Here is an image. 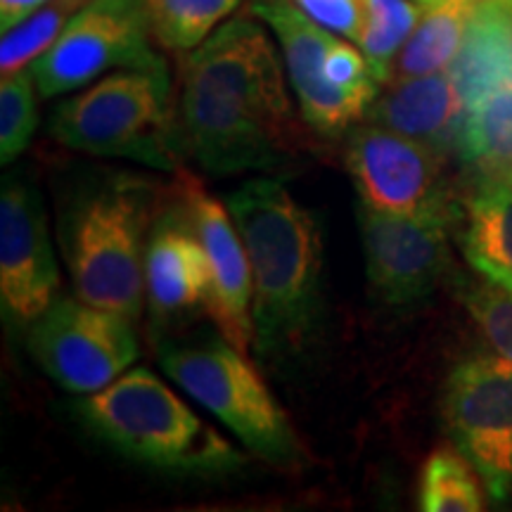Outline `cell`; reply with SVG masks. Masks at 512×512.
<instances>
[{"mask_svg":"<svg viewBox=\"0 0 512 512\" xmlns=\"http://www.w3.org/2000/svg\"><path fill=\"white\" fill-rule=\"evenodd\" d=\"M268 31L249 15L230 17L183 55L178 126L183 150L204 171L233 176L271 171L306 150Z\"/></svg>","mask_w":512,"mask_h":512,"instance_id":"1","label":"cell"},{"mask_svg":"<svg viewBox=\"0 0 512 512\" xmlns=\"http://www.w3.org/2000/svg\"><path fill=\"white\" fill-rule=\"evenodd\" d=\"M226 207L252 268L254 349L285 361L309 342L320 309L323 233L278 178H252L228 195Z\"/></svg>","mask_w":512,"mask_h":512,"instance_id":"2","label":"cell"},{"mask_svg":"<svg viewBox=\"0 0 512 512\" xmlns=\"http://www.w3.org/2000/svg\"><path fill=\"white\" fill-rule=\"evenodd\" d=\"M48 131L69 150L178 171L183 140L164 57L145 67L114 69L57 102Z\"/></svg>","mask_w":512,"mask_h":512,"instance_id":"3","label":"cell"},{"mask_svg":"<svg viewBox=\"0 0 512 512\" xmlns=\"http://www.w3.org/2000/svg\"><path fill=\"white\" fill-rule=\"evenodd\" d=\"M150 219L152 192L136 176L105 178L69 202L62 249L76 297L136 323L147 297Z\"/></svg>","mask_w":512,"mask_h":512,"instance_id":"4","label":"cell"},{"mask_svg":"<svg viewBox=\"0 0 512 512\" xmlns=\"http://www.w3.org/2000/svg\"><path fill=\"white\" fill-rule=\"evenodd\" d=\"M95 434L138 463L176 472H221L242 456L145 368L126 370L76 403Z\"/></svg>","mask_w":512,"mask_h":512,"instance_id":"5","label":"cell"},{"mask_svg":"<svg viewBox=\"0 0 512 512\" xmlns=\"http://www.w3.org/2000/svg\"><path fill=\"white\" fill-rule=\"evenodd\" d=\"M159 366L192 401L216 415L256 456L271 463L297 458V437L266 382L228 339L164 344Z\"/></svg>","mask_w":512,"mask_h":512,"instance_id":"6","label":"cell"},{"mask_svg":"<svg viewBox=\"0 0 512 512\" xmlns=\"http://www.w3.org/2000/svg\"><path fill=\"white\" fill-rule=\"evenodd\" d=\"M147 0H88L31 64L43 100L81 91L100 76L157 62Z\"/></svg>","mask_w":512,"mask_h":512,"instance_id":"7","label":"cell"},{"mask_svg":"<svg viewBox=\"0 0 512 512\" xmlns=\"http://www.w3.org/2000/svg\"><path fill=\"white\" fill-rule=\"evenodd\" d=\"M29 351L60 387L95 394L133 366L138 337L121 313L60 297L29 325Z\"/></svg>","mask_w":512,"mask_h":512,"instance_id":"8","label":"cell"},{"mask_svg":"<svg viewBox=\"0 0 512 512\" xmlns=\"http://www.w3.org/2000/svg\"><path fill=\"white\" fill-rule=\"evenodd\" d=\"M446 432L494 501L512 498V363L472 356L446 380Z\"/></svg>","mask_w":512,"mask_h":512,"instance_id":"9","label":"cell"},{"mask_svg":"<svg viewBox=\"0 0 512 512\" xmlns=\"http://www.w3.org/2000/svg\"><path fill=\"white\" fill-rule=\"evenodd\" d=\"M347 169L358 202L399 216H451L444 183V162L432 147L375 124L351 128L347 140Z\"/></svg>","mask_w":512,"mask_h":512,"instance_id":"10","label":"cell"},{"mask_svg":"<svg viewBox=\"0 0 512 512\" xmlns=\"http://www.w3.org/2000/svg\"><path fill=\"white\" fill-rule=\"evenodd\" d=\"M247 10L278 38L299 114L311 131L337 138L368 117L373 98L342 91L328 79L325 64L337 34L313 22L294 0H249Z\"/></svg>","mask_w":512,"mask_h":512,"instance_id":"11","label":"cell"},{"mask_svg":"<svg viewBox=\"0 0 512 512\" xmlns=\"http://www.w3.org/2000/svg\"><path fill=\"white\" fill-rule=\"evenodd\" d=\"M451 216L382 214L358 202L370 287L382 302L411 306L437 290L446 268Z\"/></svg>","mask_w":512,"mask_h":512,"instance_id":"12","label":"cell"},{"mask_svg":"<svg viewBox=\"0 0 512 512\" xmlns=\"http://www.w3.org/2000/svg\"><path fill=\"white\" fill-rule=\"evenodd\" d=\"M60 294V268L34 185L5 178L0 195V302L12 325L29 328Z\"/></svg>","mask_w":512,"mask_h":512,"instance_id":"13","label":"cell"},{"mask_svg":"<svg viewBox=\"0 0 512 512\" xmlns=\"http://www.w3.org/2000/svg\"><path fill=\"white\" fill-rule=\"evenodd\" d=\"M178 200L207 249L211 266V290L207 297V316L216 330L235 349L249 356L254 347L252 318V268L242 238L226 204H221L200 178L178 166Z\"/></svg>","mask_w":512,"mask_h":512,"instance_id":"14","label":"cell"},{"mask_svg":"<svg viewBox=\"0 0 512 512\" xmlns=\"http://www.w3.org/2000/svg\"><path fill=\"white\" fill-rule=\"evenodd\" d=\"M467 105L446 72L392 79L370 107L368 119L448 155L458 147Z\"/></svg>","mask_w":512,"mask_h":512,"instance_id":"15","label":"cell"},{"mask_svg":"<svg viewBox=\"0 0 512 512\" xmlns=\"http://www.w3.org/2000/svg\"><path fill=\"white\" fill-rule=\"evenodd\" d=\"M211 266L188 214L155 223L145 252V294L157 318L181 316L207 304Z\"/></svg>","mask_w":512,"mask_h":512,"instance_id":"16","label":"cell"},{"mask_svg":"<svg viewBox=\"0 0 512 512\" xmlns=\"http://www.w3.org/2000/svg\"><path fill=\"white\" fill-rule=\"evenodd\" d=\"M460 247L479 275L512 292V174L477 176Z\"/></svg>","mask_w":512,"mask_h":512,"instance_id":"17","label":"cell"},{"mask_svg":"<svg viewBox=\"0 0 512 512\" xmlns=\"http://www.w3.org/2000/svg\"><path fill=\"white\" fill-rule=\"evenodd\" d=\"M465 105L472 107L491 88L512 79V36L498 0H477L463 46L448 67Z\"/></svg>","mask_w":512,"mask_h":512,"instance_id":"18","label":"cell"},{"mask_svg":"<svg viewBox=\"0 0 512 512\" xmlns=\"http://www.w3.org/2000/svg\"><path fill=\"white\" fill-rule=\"evenodd\" d=\"M456 150L477 176L512 174V79L467 107Z\"/></svg>","mask_w":512,"mask_h":512,"instance_id":"19","label":"cell"},{"mask_svg":"<svg viewBox=\"0 0 512 512\" xmlns=\"http://www.w3.org/2000/svg\"><path fill=\"white\" fill-rule=\"evenodd\" d=\"M475 5L477 0H444L427 8L396 57L392 79L446 72L463 46Z\"/></svg>","mask_w":512,"mask_h":512,"instance_id":"20","label":"cell"},{"mask_svg":"<svg viewBox=\"0 0 512 512\" xmlns=\"http://www.w3.org/2000/svg\"><path fill=\"white\" fill-rule=\"evenodd\" d=\"M242 0H147L157 46L188 55L228 22Z\"/></svg>","mask_w":512,"mask_h":512,"instance_id":"21","label":"cell"},{"mask_svg":"<svg viewBox=\"0 0 512 512\" xmlns=\"http://www.w3.org/2000/svg\"><path fill=\"white\" fill-rule=\"evenodd\" d=\"M422 19V5L413 0H363V29L356 46L368 57L375 79L387 86L401 48Z\"/></svg>","mask_w":512,"mask_h":512,"instance_id":"22","label":"cell"},{"mask_svg":"<svg viewBox=\"0 0 512 512\" xmlns=\"http://www.w3.org/2000/svg\"><path fill=\"white\" fill-rule=\"evenodd\" d=\"M482 477L458 448H437L422 465L418 503L425 512L484 510Z\"/></svg>","mask_w":512,"mask_h":512,"instance_id":"23","label":"cell"},{"mask_svg":"<svg viewBox=\"0 0 512 512\" xmlns=\"http://www.w3.org/2000/svg\"><path fill=\"white\" fill-rule=\"evenodd\" d=\"M79 10L74 0H53L34 12L15 29L5 31L0 43V72L3 76L27 69L57 41L69 17Z\"/></svg>","mask_w":512,"mask_h":512,"instance_id":"24","label":"cell"},{"mask_svg":"<svg viewBox=\"0 0 512 512\" xmlns=\"http://www.w3.org/2000/svg\"><path fill=\"white\" fill-rule=\"evenodd\" d=\"M36 79L31 69L3 76L0 83V162H10L27 150L38 126Z\"/></svg>","mask_w":512,"mask_h":512,"instance_id":"25","label":"cell"},{"mask_svg":"<svg viewBox=\"0 0 512 512\" xmlns=\"http://www.w3.org/2000/svg\"><path fill=\"white\" fill-rule=\"evenodd\" d=\"M465 306L494 354L512 363V292L486 280L465 292Z\"/></svg>","mask_w":512,"mask_h":512,"instance_id":"26","label":"cell"},{"mask_svg":"<svg viewBox=\"0 0 512 512\" xmlns=\"http://www.w3.org/2000/svg\"><path fill=\"white\" fill-rule=\"evenodd\" d=\"M313 22L358 43L363 29V0H294Z\"/></svg>","mask_w":512,"mask_h":512,"instance_id":"27","label":"cell"},{"mask_svg":"<svg viewBox=\"0 0 512 512\" xmlns=\"http://www.w3.org/2000/svg\"><path fill=\"white\" fill-rule=\"evenodd\" d=\"M53 0H0V29L10 31Z\"/></svg>","mask_w":512,"mask_h":512,"instance_id":"28","label":"cell"},{"mask_svg":"<svg viewBox=\"0 0 512 512\" xmlns=\"http://www.w3.org/2000/svg\"><path fill=\"white\" fill-rule=\"evenodd\" d=\"M503 8V15L508 19V27H510V36H512V0H498Z\"/></svg>","mask_w":512,"mask_h":512,"instance_id":"29","label":"cell"},{"mask_svg":"<svg viewBox=\"0 0 512 512\" xmlns=\"http://www.w3.org/2000/svg\"><path fill=\"white\" fill-rule=\"evenodd\" d=\"M415 3H420L422 8H434V5L444 3V0H415Z\"/></svg>","mask_w":512,"mask_h":512,"instance_id":"30","label":"cell"},{"mask_svg":"<svg viewBox=\"0 0 512 512\" xmlns=\"http://www.w3.org/2000/svg\"><path fill=\"white\" fill-rule=\"evenodd\" d=\"M74 3H76V5H79V8H81V5H86V3H88V0H74Z\"/></svg>","mask_w":512,"mask_h":512,"instance_id":"31","label":"cell"}]
</instances>
